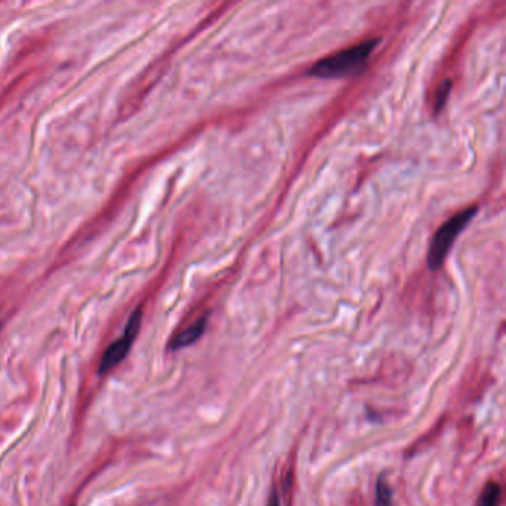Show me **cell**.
<instances>
[{
  "mask_svg": "<svg viewBox=\"0 0 506 506\" xmlns=\"http://www.w3.org/2000/svg\"><path fill=\"white\" fill-rule=\"evenodd\" d=\"M378 42H381V39H368V41L347 48V50L330 55L316 63L309 70V74L316 77H343L355 73L356 70H361V67L376 50Z\"/></svg>",
  "mask_w": 506,
  "mask_h": 506,
  "instance_id": "obj_1",
  "label": "cell"
},
{
  "mask_svg": "<svg viewBox=\"0 0 506 506\" xmlns=\"http://www.w3.org/2000/svg\"><path fill=\"white\" fill-rule=\"evenodd\" d=\"M478 211L476 207L466 208L465 211L456 214L449 221H445L444 225L435 232L432 238L429 252H427V266L431 270H436L443 266L445 260V256L449 254L452 245L457 235L465 229V226L474 219V216Z\"/></svg>",
  "mask_w": 506,
  "mask_h": 506,
  "instance_id": "obj_2",
  "label": "cell"
},
{
  "mask_svg": "<svg viewBox=\"0 0 506 506\" xmlns=\"http://www.w3.org/2000/svg\"><path fill=\"white\" fill-rule=\"evenodd\" d=\"M140 324H141V309H137L131 315L128 324H126L123 337L119 338V340H116L114 343H112L109 347L105 349V352L101 358L100 368H99L100 374L109 373L110 370H113L116 365H119L123 361V359L126 358V355H128L130 349L134 343L135 337H137V333L140 330Z\"/></svg>",
  "mask_w": 506,
  "mask_h": 506,
  "instance_id": "obj_3",
  "label": "cell"
},
{
  "mask_svg": "<svg viewBox=\"0 0 506 506\" xmlns=\"http://www.w3.org/2000/svg\"><path fill=\"white\" fill-rule=\"evenodd\" d=\"M205 327H207V319L202 318V319L198 321V323H194L193 325H190L189 328L183 330L180 334H177L174 337L172 343H171V349L179 350L181 347L193 345L203 334V332H205Z\"/></svg>",
  "mask_w": 506,
  "mask_h": 506,
  "instance_id": "obj_4",
  "label": "cell"
},
{
  "mask_svg": "<svg viewBox=\"0 0 506 506\" xmlns=\"http://www.w3.org/2000/svg\"><path fill=\"white\" fill-rule=\"evenodd\" d=\"M500 496H502L500 485L498 483L492 481L485 485L484 490L481 492V496H480L476 506H499Z\"/></svg>",
  "mask_w": 506,
  "mask_h": 506,
  "instance_id": "obj_5",
  "label": "cell"
},
{
  "mask_svg": "<svg viewBox=\"0 0 506 506\" xmlns=\"http://www.w3.org/2000/svg\"><path fill=\"white\" fill-rule=\"evenodd\" d=\"M392 505V490L385 480H378L376 485V506H391Z\"/></svg>",
  "mask_w": 506,
  "mask_h": 506,
  "instance_id": "obj_6",
  "label": "cell"
},
{
  "mask_svg": "<svg viewBox=\"0 0 506 506\" xmlns=\"http://www.w3.org/2000/svg\"><path fill=\"white\" fill-rule=\"evenodd\" d=\"M450 88H452L450 81L443 82V85L440 86V90H438V95H436V103H435L436 110H441L443 109V105H444V103L447 100V97H449Z\"/></svg>",
  "mask_w": 506,
  "mask_h": 506,
  "instance_id": "obj_7",
  "label": "cell"
},
{
  "mask_svg": "<svg viewBox=\"0 0 506 506\" xmlns=\"http://www.w3.org/2000/svg\"><path fill=\"white\" fill-rule=\"evenodd\" d=\"M269 506H281V505H279V500H278L276 493L272 494V498H270V500H269Z\"/></svg>",
  "mask_w": 506,
  "mask_h": 506,
  "instance_id": "obj_8",
  "label": "cell"
}]
</instances>
